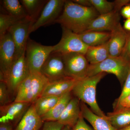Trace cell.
Segmentation results:
<instances>
[{"mask_svg":"<svg viewBox=\"0 0 130 130\" xmlns=\"http://www.w3.org/2000/svg\"><path fill=\"white\" fill-rule=\"evenodd\" d=\"M31 104L14 101L0 106V123H8L13 125L19 123Z\"/></svg>","mask_w":130,"mask_h":130,"instance_id":"13","label":"cell"},{"mask_svg":"<svg viewBox=\"0 0 130 130\" xmlns=\"http://www.w3.org/2000/svg\"><path fill=\"white\" fill-rule=\"evenodd\" d=\"M77 81L67 77L56 81L49 82L44 89L41 96L51 95L61 97L67 93L72 91Z\"/></svg>","mask_w":130,"mask_h":130,"instance_id":"16","label":"cell"},{"mask_svg":"<svg viewBox=\"0 0 130 130\" xmlns=\"http://www.w3.org/2000/svg\"><path fill=\"white\" fill-rule=\"evenodd\" d=\"M120 14L124 18L127 19L130 18V4L124 6L122 8L120 12Z\"/></svg>","mask_w":130,"mask_h":130,"instance_id":"35","label":"cell"},{"mask_svg":"<svg viewBox=\"0 0 130 130\" xmlns=\"http://www.w3.org/2000/svg\"><path fill=\"white\" fill-rule=\"evenodd\" d=\"M62 28V36L60 41L54 46L53 52L62 55L79 53L85 55L89 47L81 40L78 34L67 28Z\"/></svg>","mask_w":130,"mask_h":130,"instance_id":"7","label":"cell"},{"mask_svg":"<svg viewBox=\"0 0 130 130\" xmlns=\"http://www.w3.org/2000/svg\"><path fill=\"white\" fill-rule=\"evenodd\" d=\"M85 56L90 64H95L105 60L109 56L108 42L102 45L89 47Z\"/></svg>","mask_w":130,"mask_h":130,"instance_id":"23","label":"cell"},{"mask_svg":"<svg viewBox=\"0 0 130 130\" xmlns=\"http://www.w3.org/2000/svg\"><path fill=\"white\" fill-rule=\"evenodd\" d=\"M48 1L46 0H21L20 2L24 8L28 16L34 23L39 18Z\"/></svg>","mask_w":130,"mask_h":130,"instance_id":"24","label":"cell"},{"mask_svg":"<svg viewBox=\"0 0 130 130\" xmlns=\"http://www.w3.org/2000/svg\"><path fill=\"white\" fill-rule=\"evenodd\" d=\"M121 56L130 63V32L128 33L126 43Z\"/></svg>","mask_w":130,"mask_h":130,"instance_id":"33","label":"cell"},{"mask_svg":"<svg viewBox=\"0 0 130 130\" xmlns=\"http://www.w3.org/2000/svg\"><path fill=\"white\" fill-rule=\"evenodd\" d=\"M129 4H130V2L129 3Z\"/></svg>","mask_w":130,"mask_h":130,"instance_id":"41","label":"cell"},{"mask_svg":"<svg viewBox=\"0 0 130 130\" xmlns=\"http://www.w3.org/2000/svg\"><path fill=\"white\" fill-rule=\"evenodd\" d=\"M111 32V37L108 42L109 56H121L125 46L128 33L120 23Z\"/></svg>","mask_w":130,"mask_h":130,"instance_id":"15","label":"cell"},{"mask_svg":"<svg viewBox=\"0 0 130 130\" xmlns=\"http://www.w3.org/2000/svg\"><path fill=\"white\" fill-rule=\"evenodd\" d=\"M21 19L9 14L1 13L0 37L5 35L8 32L9 28Z\"/></svg>","mask_w":130,"mask_h":130,"instance_id":"28","label":"cell"},{"mask_svg":"<svg viewBox=\"0 0 130 130\" xmlns=\"http://www.w3.org/2000/svg\"><path fill=\"white\" fill-rule=\"evenodd\" d=\"M66 1V0L48 1L39 18L31 26L30 34L42 26L55 24L63 11Z\"/></svg>","mask_w":130,"mask_h":130,"instance_id":"10","label":"cell"},{"mask_svg":"<svg viewBox=\"0 0 130 130\" xmlns=\"http://www.w3.org/2000/svg\"><path fill=\"white\" fill-rule=\"evenodd\" d=\"M41 72L49 82L67 77L62 55L53 52L42 67Z\"/></svg>","mask_w":130,"mask_h":130,"instance_id":"12","label":"cell"},{"mask_svg":"<svg viewBox=\"0 0 130 130\" xmlns=\"http://www.w3.org/2000/svg\"><path fill=\"white\" fill-rule=\"evenodd\" d=\"M100 14L93 7H85L66 1L63 11L55 23L79 34L87 30L90 23Z\"/></svg>","mask_w":130,"mask_h":130,"instance_id":"1","label":"cell"},{"mask_svg":"<svg viewBox=\"0 0 130 130\" xmlns=\"http://www.w3.org/2000/svg\"><path fill=\"white\" fill-rule=\"evenodd\" d=\"M120 10L115 8L107 14L100 15L93 20L87 30L112 31L120 23Z\"/></svg>","mask_w":130,"mask_h":130,"instance_id":"14","label":"cell"},{"mask_svg":"<svg viewBox=\"0 0 130 130\" xmlns=\"http://www.w3.org/2000/svg\"><path fill=\"white\" fill-rule=\"evenodd\" d=\"M33 23L27 16L19 20L8 30V32L11 36L16 46L15 59L25 54L30 30Z\"/></svg>","mask_w":130,"mask_h":130,"instance_id":"9","label":"cell"},{"mask_svg":"<svg viewBox=\"0 0 130 130\" xmlns=\"http://www.w3.org/2000/svg\"><path fill=\"white\" fill-rule=\"evenodd\" d=\"M107 119L116 130L130 125V108H119L108 113Z\"/></svg>","mask_w":130,"mask_h":130,"instance_id":"21","label":"cell"},{"mask_svg":"<svg viewBox=\"0 0 130 130\" xmlns=\"http://www.w3.org/2000/svg\"><path fill=\"white\" fill-rule=\"evenodd\" d=\"M2 4L7 14L19 19L28 16L23 6L18 0H3Z\"/></svg>","mask_w":130,"mask_h":130,"instance_id":"26","label":"cell"},{"mask_svg":"<svg viewBox=\"0 0 130 130\" xmlns=\"http://www.w3.org/2000/svg\"><path fill=\"white\" fill-rule=\"evenodd\" d=\"M124 28L126 31L130 32V18L127 19L125 21L124 24Z\"/></svg>","mask_w":130,"mask_h":130,"instance_id":"38","label":"cell"},{"mask_svg":"<svg viewBox=\"0 0 130 130\" xmlns=\"http://www.w3.org/2000/svg\"><path fill=\"white\" fill-rule=\"evenodd\" d=\"M54 50V46H44L28 38L26 60L30 73L41 72L42 67Z\"/></svg>","mask_w":130,"mask_h":130,"instance_id":"5","label":"cell"},{"mask_svg":"<svg viewBox=\"0 0 130 130\" xmlns=\"http://www.w3.org/2000/svg\"><path fill=\"white\" fill-rule=\"evenodd\" d=\"M49 83L41 72L30 73L19 86L14 101L34 103Z\"/></svg>","mask_w":130,"mask_h":130,"instance_id":"3","label":"cell"},{"mask_svg":"<svg viewBox=\"0 0 130 130\" xmlns=\"http://www.w3.org/2000/svg\"><path fill=\"white\" fill-rule=\"evenodd\" d=\"M81 115L93 126L94 130H117L107 118L97 115L89 108L85 103L80 101Z\"/></svg>","mask_w":130,"mask_h":130,"instance_id":"18","label":"cell"},{"mask_svg":"<svg viewBox=\"0 0 130 130\" xmlns=\"http://www.w3.org/2000/svg\"><path fill=\"white\" fill-rule=\"evenodd\" d=\"M72 91L65 94L59 100L53 108L47 113L41 117L43 121H58L61 115L72 98Z\"/></svg>","mask_w":130,"mask_h":130,"instance_id":"22","label":"cell"},{"mask_svg":"<svg viewBox=\"0 0 130 130\" xmlns=\"http://www.w3.org/2000/svg\"><path fill=\"white\" fill-rule=\"evenodd\" d=\"M62 56L67 77L77 80L87 77L90 64L85 55L73 53Z\"/></svg>","mask_w":130,"mask_h":130,"instance_id":"8","label":"cell"},{"mask_svg":"<svg viewBox=\"0 0 130 130\" xmlns=\"http://www.w3.org/2000/svg\"><path fill=\"white\" fill-rule=\"evenodd\" d=\"M78 35L86 45L88 47H94L102 45L108 42L111 37V32L87 30Z\"/></svg>","mask_w":130,"mask_h":130,"instance_id":"20","label":"cell"},{"mask_svg":"<svg viewBox=\"0 0 130 130\" xmlns=\"http://www.w3.org/2000/svg\"><path fill=\"white\" fill-rule=\"evenodd\" d=\"M60 98L55 96H41L32 104L34 105L37 113L41 117L53 108Z\"/></svg>","mask_w":130,"mask_h":130,"instance_id":"25","label":"cell"},{"mask_svg":"<svg viewBox=\"0 0 130 130\" xmlns=\"http://www.w3.org/2000/svg\"><path fill=\"white\" fill-rule=\"evenodd\" d=\"M30 73L25 54L15 60L1 81L6 83L12 97L15 96V98L19 86Z\"/></svg>","mask_w":130,"mask_h":130,"instance_id":"6","label":"cell"},{"mask_svg":"<svg viewBox=\"0 0 130 130\" xmlns=\"http://www.w3.org/2000/svg\"><path fill=\"white\" fill-rule=\"evenodd\" d=\"M72 1L75 3L83 6L92 7L90 0H73Z\"/></svg>","mask_w":130,"mask_h":130,"instance_id":"36","label":"cell"},{"mask_svg":"<svg viewBox=\"0 0 130 130\" xmlns=\"http://www.w3.org/2000/svg\"><path fill=\"white\" fill-rule=\"evenodd\" d=\"M72 130H94L86 124L85 121L84 119L82 117L81 115L76 124L73 128Z\"/></svg>","mask_w":130,"mask_h":130,"instance_id":"32","label":"cell"},{"mask_svg":"<svg viewBox=\"0 0 130 130\" xmlns=\"http://www.w3.org/2000/svg\"><path fill=\"white\" fill-rule=\"evenodd\" d=\"M130 94V69L127 76L126 79L124 84L123 85V88L122 92L119 97L118 98L114 103H116L120 101L121 100L124 98L128 95Z\"/></svg>","mask_w":130,"mask_h":130,"instance_id":"30","label":"cell"},{"mask_svg":"<svg viewBox=\"0 0 130 130\" xmlns=\"http://www.w3.org/2000/svg\"><path fill=\"white\" fill-rule=\"evenodd\" d=\"M81 116L80 101L76 97H73L58 121L73 129Z\"/></svg>","mask_w":130,"mask_h":130,"instance_id":"17","label":"cell"},{"mask_svg":"<svg viewBox=\"0 0 130 130\" xmlns=\"http://www.w3.org/2000/svg\"><path fill=\"white\" fill-rule=\"evenodd\" d=\"M44 121L38 115L33 104L29 109L18 124L15 130H39Z\"/></svg>","mask_w":130,"mask_h":130,"instance_id":"19","label":"cell"},{"mask_svg":"<svg viewBox=\"0 0 130 130\" xmlns=\"http://www.w3.org/2000/svg\"><path fill=\"white\" fill-rule=\"evenodd\" d=\"M106 75L105 73H101L77 80L72 91L75 97L89 105L94 113L105 118H107L106 115L100 108L96 102V90L98 84Z\"/></svg>","mask_w":130,"mask_h":130,"instance_id":"2","label":"cell"},{"mask_svg":"<svg viewBox=\"0 0 130 130\" xmlns=\"http://www.w3.org/2000/svg\"><path fill=\"white\" fill-rule=\"evenodd\" d=\"M130 69V63L122 56H109L105 60L95 64H90L87 77L101 73L115 75L121 85H124Z\"/></svg>","mask_w":130,"mask_h":130,"instance_id":"4","label":"cell"},{"mask_svg":"<svg viewBox=\"0 0 130 130\" xmlns=\"http://www.w3.org/2000/svg\"><path fill=\"white\" fill-rule=\"evenodd\" d=\"M64 126L58 121H46L43 124L42 130H62Z\"/></svg>","mask_w":130,"mask_h":130,"instance_id":"31","label":"cell"},{"mask_svg":"<svg viewBox=\"0 0 130 130\" xmlns=\"http://www.w3.org/2000/svg\"><path fill=\"white\" fill-rule=\"evenodd\" d=\"M11 95L6 84L0 81V106L7 105L12 102Z\"/></svg>","mask_w":130,"mask_h":130,"instance_id":"29","label":"cell"},{"mask_svg":"<svg viewBox=\"0 0 130 130\" xmlns=\"http://www.w3.org/2000/svg\"><path fill=\"white\" fill-rule=\"evenodd\" d=\"M118 130H130V125Z\"/></svg>","mask_w":130,"mask_h":130,"instance_id":"40","label":"cell"},{"mask_svg":"<svg viewBox=\"0 0 130 130\" xmlns=\"http://www.w3.org/2000/svg\"><path fill=\"white\" fill-rule=\"evenodd\" d=\"M90 1L100 15L109 13L115 9L114 2H111L106 0H90Z\"/></svg>","mask_w":130,"mask_h":130,"instance_id":"27","label":"cell"},{"mask_svg":"<svg viewBox=\"0 0 130 130\" xmlns=\"http://www.w3.org/2000/svg\"><path fill=\"white\" fill-rule=\"evenodd\" d=\"M16 46L9 32L0 37V81L13 64L15 59Z\"/></svg>","mask_w":130,"mask_h":130,"instance_id":"11","label":"cell"},{"mask_svg":"<svg viewBox=\"0 0 130 130\" xmlns=\"http://www.w3.org/2000/svg\"><path fill=\"white\" fill-rule=\"evenodd\" d=\"M13 125L8 123H0V130H12Z\"/></svg>","mask_w":130,"mask_h":130,"instance_id":"37","label":"cell"},{"mask_svg":"<svg viewBox=\"0 0 130 130\" xmlns=\"http://www.w3.org/2000/svg\"><path fill=\"white\" fill-rule=\"evenodd\" d=\"M62 130H73L72 128L68 126H64Z\"/></svg>","mask_w":130,"mask_h":130,"instance_id":"39","label":"cell"},{"mask_svg":"<svg viewBox=\"0 0 130 130\" xmlns=\"http://www.w3.org/2000/svg\"><path fill=\"white\" fill-rule=\"evenodd\" d=\"M114 109L119 108H130V94L116 103H114Z\"/></svg>","mask_w":130,"mask_h":130,"instance_id":"34","label":"cell"}]
</instances>
